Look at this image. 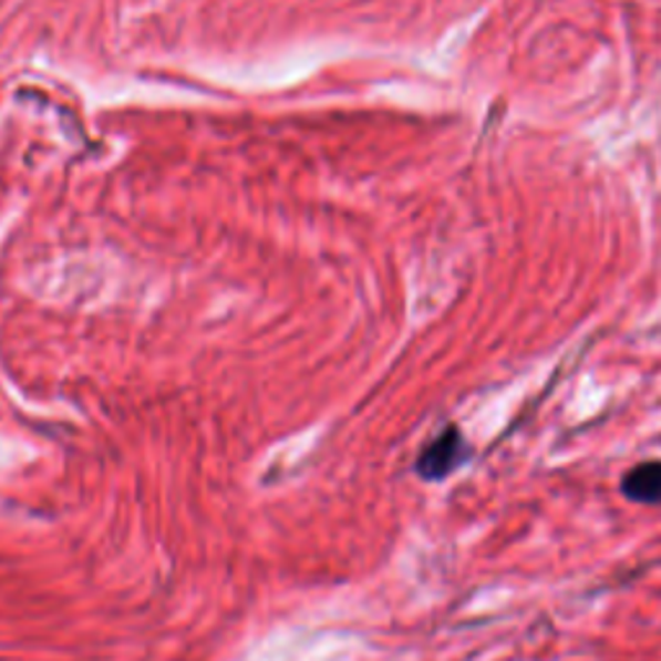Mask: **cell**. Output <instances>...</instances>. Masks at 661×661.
<instances>
[{
	"label": "cell",
	"mask_w": 661,
	"mask_h": 661,
	"mask_svg": "<svg viewBox=\"0 0 661 661\" xmlns=\"http://www.w3.org/2000/svg\"><path fill=\"white\" fill-rule=\"evenodd\" d=\"M465 455H468V445H465L463 434L455 426H450V430L442 432L437 440H432L424 447V453L416 463V471L426 481H442L465 461Z\"/></svg>",
	"instance_id": "6da1fadb"
},
{
	"label": "cell",
	"mask_w": 661,
	"mask_h": 661,
	"mask_svg": "<svg viewBox=\"0 0 661 661\" xmlns=\"http://www.w3.org/2000/svg\"><path fill=\"white\" fill-rule=\"evenodd\" d=\"M623 494L631 502L647 504V507L661 504V461L641 463L633 471H628L623 478Z\"/></svg>",
	"instance_id": "7a4b0ae2"
}]
</instances>
